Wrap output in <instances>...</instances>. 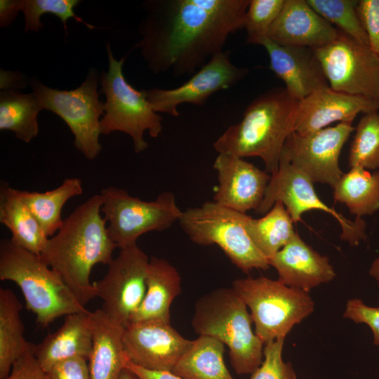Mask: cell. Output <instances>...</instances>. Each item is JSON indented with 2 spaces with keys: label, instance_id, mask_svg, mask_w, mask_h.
<instances>
[{
  "label": "cell",
  "instance_id": "cell-1",
  "mask_svg": "<svg viewBox=\"0 0 379 379\" xmlns=\"http://www.w3.org/2000/svg\"><path fill=\"white\" fill-rule=\"evenodd\" d=\"M249 0H148L136 44L155 74L192 76L244 28Z\"/></svg>",
  "mask_w": 379,
  "mask_h": 379
},
{
  "label": "cell",
  "instance_id": "cell-2",
  "mask_svg": "<svg viewBox=\"0 0 379 379\" xmlns=\"http://www.w3.org/2000/svg\"><path fill=\"white\" fill-rule=\"evenodd\" d=\"M102 205L100 194L79 205L48 238L40 255L84 306L96 297L90 281L93 267L100 263L108 265L117 248L101 215Z\"/></svg>",
  "mask_w": 379,
  "mask_h": 379
},
{
  "label": "cell",
  "instance_id": "cell-3",
  "mask_svg": "<svg viewBox=\"0 0 379 379\" xmlns=\"http://www.w3.org/2000/svg\"><path fill=\"white\" fill-rule=\"evenodd\" d=\"M298 103L285 88L262 93L247 105L241 120L217 138L215 150L241 158L258 157L266 171L274 173L286 140L293 131Z\"/></svg>",
  "mask_w": 379,
  "mask_h": 379
},
{
  "label": "cell",
  "instance_id": "cell-4",
  "mask_svg": "<svg viewBox=\"0 0 379 379\" xmlns=\"http://www.w3.org/2000/svg\"><path fill=\"white\" fill-rule=\"evenodd\" d=\"M0 279L15 283L26 307L41 327L57 318L86 310L62 278L41 258L15 244L11 239L0 241Z\"/></svg>",
  "mask_w": 379,
  "mask_h": 379
},
{
  "label": "cell",
  "instance_id": "cell-5",
  "mask_svg": "<svg viewBox=\"0 0 379 379\" xmlns=\"http://www.w3.org/2000/svg\"><path fill=\"white\" fill-rule=\"evenodd\" d=\"M247 306L231 288L215 289L195 303L192 326L199 335L213 337L229 348L237 374H252L263 359V342L252 330Z\"/></svg>",
  "mask_w": 379,
  "mask_h": 379
},
{
  "label": "cell",
  "instance_id": "cell-6",
  "mask_svg": "<svg viewBox=\"0 0 379 379\" xmlns=\"http://www.w3.org/2000/svg\"><path fill=\"white\" fill-rule=\"evenodd\" d=\"M106 48L108 70L102 71L99 77L100 92L106 98L105 113L100 120L101 133L120 131L128 134L133 141L134 152L140 153L148 147L145 132L157 138L163 129V119L152 108L145 90L138 91L126 79L123 73L125 58L116 60L109 42Z\"/></svg>",
  "mask_w": 379,
  "mask_h": 379
},
{
  "label": "cell",
  "instance_id": "cell-7",
  "mask_svg": "<svg viewBox=\"0 0 379 379\" xmlns=\"http://www.w3.org/2000/svg\"><path fill=\"white\" fill-rule=\"evenodd\" d=\"M232 288L250 309L255 333L264 344L285 339L314 310L309 293L265 277L237 279Z\"/></svg>",
  "mask_w": 379,
  "mask_h": 379
},
{
  "label": "cell",
  "instance_id": "cell-8",
  "mask_svg": "<svg viewBox=\"0 0 379 379\" xmlns=\"http://www.w3.org/2000/svg\"><path fill=\"white\" fill-rule=\"evenodd\" d=\"M245 214L214 201H206L184 211L178 222L192 241L201 246L216 244L243 272L267 270L270 267L268 260L244 228Z\"/></svg>",
  "mask_w": 379,
  "mask_h": 379
},
{
  "label": "cell",
  "instance_id": "cell-9",
  "mask_svg": "<svg viewBox=\"0 0 379 379\" xmlns=\"http://www.w3.org/2000/svg\"><path fill=\"white\" fill-rule=\"evenodd\" d=\"M98 71L91 69L81 84L70 91L52 88L36 78L29 81L43 110L60 117L74 135V145L87 159L94 160L101 150L100 118L105 105L99 99Z\"/></svg>",
  "mask_w": 379,
  "mask_h": 379
},
{
  "label": "cell",
  "instance_id": "cell-10",
  "mask_svg": "<svg viewBox=\"0 0 379 379\" xmlns=\"http://www.w3.org/2000/svg\"><path fill=\"white\" fill-rule=\"evenodd\" d=\"M100 194L109 235L119 248L137 244L148 232L168 229L183 212L171 192L159 194L153 201L142 200L113 186L103 188Z\"/></svg>",
  "mask_w": 379,
  "mask_h": 379
},
{
  "label": "cell",
  "instance_id": "cell-11",
  "mask_svg": "<svg viewBox=\"0 0 379 379\" xmlns=\"http://www.w3.org/2000/svg\"><path fill=\"white\" fill-rule=\"evenodd\" d=\"M277 201L284 204L294 223L300 220L305 212L320 210L338 221L341 228V239L351 246H357L367 238L366 225L362 218L356 217L352 220L328 206L319 197L313 182L281 158L277 171L271 174L264 198L255 212L265 214Z\"/></svg>",
  "mask_w": 379,
  "mask_h": 379
},
{
  "label": "cell",
  "instance_id": "cell-12",
  "mask_svg": "<svg viewBox=\"0 0 379 379\" xmlns=\"http://www.w3.org/2000/svg\"><path fill=\"white\" fill-rule=\"evenodd\" d=\"M329 87L379 102V55L339 30L331 44L314 49Z\"/></svg>",
  "mask_w": 379,
  "mask_h": 379
},
{
  "label": "cell",
  "instance_id": "cell-13",
  "mask_svg": "<svg viewBox=\"0 0 379 379\" xmlns=\"http://www.w3.org/2000/svg\"><path fill=\"white\" fill-rule=\"evenodd\" d=\"M149 261L137 244L121 248L105 277L93 282L95 296L102 300L100 309L124 327L144 298Z\"/></svg>",
  "mask_w": 379,
  "mask_h": 379
},
{
  "label": "cell",
  "instance_id": "cell-14",
  "mask_svg": "<svg viewBox=\"0 0 379 379\" xmlns=\"http://www.w3.org/2000/svg\"><path fill=\"white\" fill-rule=\"evenodd\" d=\"M354 130L352 122H340L305 135L293 131L286 140L280 158L313 183L328 184L333 188L343 174L339 166L340 152Z\"/></svg>",
  "mask_w": 379,
  "mask_h": 379
},
{
  "label": "cell",
  "instance_id": "cell-15",
  "mask_svg": "<svg viewBox=\"0 0 379 379\" xmlns=\"http://www.w3.org/2000/svg\"><path fill=\"white\" fill-rule=\"evenodd\" d=\"M248 72V69L237 67L232 62L230 51H222L182 85L171 89L155 87L145 90V93L154 112L178 117L180 105L201 106L215 93L235 86Z\"/></svg>",
  "mask_w": 379,
  "mask_h": 379
},
{
  "label": "cell",
  "instance_id": "cell-16",
  "mask_svg": "<svg viewBox=\"0 0 379 379\" xmlns=\"http://www.w3.org/2000/svg\"><path fill=\"white\" fill-rule=\"evenodd\" d=\"M193 340L183 338L162 320L130 322L124 327V350L132 363L153 371L171 372Z\"/></svg>",
  "mask_w": 379,
  "mask_h": 379
},
{
  "label": "cell",
  "instance_id": "cell-17",
  "mask_svg": "<svg viewBox=\"0 0 379 379\" xmlns=\"http://www.w3.org/2000/svg\"><path fill=\"white\" fill-rule=\"evenodd\" d=\"M213 168L218 180L215 202L242 213L259 207L271 175L244 158L225 154H218Z\"/></svg>",
  "mask_w": 379,
  "mask_h": 379
},
{
  "label": "cell",
  "instance_id": "cell-18",
  "mask_svg": "<svg viewBox=\"0 0 379 379\" xmlns=\"http://www.w3.org/2000/svg\"><path fill=\"white\" fill-rule=\"evenodd\" d=\"M378 109L379 102L324 88L298 101L293 131L312 133L333 122H352L359 113Z\"/></svg>",
  "mask_w": 379,
  "mask_h": 379
},
{
  "label": "cell",
  "instance_id": "cell-19",
  "mask_svg": "<svg viewBox=\"0 0 379 379\" xmlns=\"http://www.w3.org/2000/svg\"><path fill=\"white\" fill-rule=\"evenodd\" d=\"M269 56L270 69L285 84L288 93L301 100L312 93L329 87L314 49L282 46L268 38L260 44Z\"/></svg>",
  "mask_w": 379,
  "mask_h": 379
},
{
  "label": "cell",
  "instance_id": "cell-20",
  "mask_svg": "<svg viewBox=\"0 0 379 379\" xmlns=\"http://www.w3.org/2000/svg\"><path fill=\"white\" fill-rule=\"evenodd\" d=\"M338 34L339 30L319 15L307 0H285L267 38L282 46L316 49L331 44Z\"/></svg>",
  "mask_w": 379,
  "mask_h": 379
},
{
  "label": "cell",
  "instance_id": "cell-21",
  "mask_svg": "<svg viewBox=\"0 0 379 379\" xmlns=\"http://www.w3.org/2000/svg\"><path fill=\"white\" fill-rule=\"evenodd\" d=\"M281 284L305 292L336 276L328 257L306 244L295 232L291 240L269 260Z\"/></svg>",
  "mask_w": 379,
  "mask_h": 379
},
{
  "label": "cell",
  "instance_id": "cell-22",
  "mask_svg": "<svg viewBox=\"0 0 379 379\" xmlns=\"http://www.w3.org/2000/svg\"><path fill=\"white\" fill-rule=\"evenodd\" d=\"M92 348L88 359L91 379H117L124 367V326L109 317L100 308L88 312Z\"/></svg>",
  "mask_w": 379,
  "mask_h": 379
},
{
  "label": "cell",
  "instance_id": "cell-23",
  "mask_svg": "<svg viewBox=\"0 0 379 379\" xmlns=\"http://www.w3.org/2000/svg\"><path fill=\"white\" fill-rule=\"evenodd\" d=\"M88 312L86 310L65 316L62 325L56 331L34 345V355L46 372L71 358L81 357L88 360L92 348Z\"/></svg>",
  "mask_w": 379,
  "mask_h": 379
},
{
  "label": "cell",
  "instance_id": "cell-24",
  "mask_svg": "<svg viewBox=\"0 0 379 379\" xmlns=\"http://www.w3.org/2000/svg\"><path fill=\"white\" fill-rule=\"evenodd\" d=\"M180 293L181 277L178 270L164 258L152 257L147 270L146 292L130 322L170 321L171 305Z\"/></svg>",
  "mask_w": 379,
  "mask_h": 379
},
{
  "label": "cell",
  "instance_id": "cell-25",
  "mask_svg": "<svg viewBox=\"0 0 379 379\" xmlns=\"http://www.w3.org/2000/svg\"><path fill=\"white\" fill-rule=\"evenodd\" d=\"M0 222L10 230L15 244L41 255L48 237L18 196L17 189L5 182L0 187Z\"/></svg>",
  "mask_w": 379,
  "mask_h": 379
},
{
  "label": "cell",
  "instance_id": "cell-26",
  "mask_svg": "<svg viewBox=\"0 0 379 379\" xmlns=\"http://www.w3.org/2000/svg\"><path fill=\"white\" fill-rule=\"evenodd\" d=\"M225 345L215 338L199 335L171 373L181 379H234L224 361Z\"/></svg>",
  "mask_w": 379,
  "mask_h": 379
},
{
  "label": "cell",
  "instance_id": "cell-27",
  "mask_svg": "<svg viewBox=\"0 0 379 379\" xmlns=\"http://www.w3.org/2000/svg\"><path fill=\"white\" fill-rule=\"evenodd\" d=\"M18 194L35 217L46 235L53 237L62 227V209L71 198L83 194L82 181L65 178L56 188L44 192L17 190Z\"/></svg>",
  "mask_w": 379,
  "mask_h": 379
},
{
  "label": "cell",
  "instance_id": "cell-28",
  "mask_svg": "<svg viewBox=\"0 0 379 379\" xmlns=\"http://www.w3.org/2000/svg\"><path fill=\"white\" fill-rule=\"evenodd\" d=\"M333 189L334 201L344 204L356 217L372 215L379 210V171L350 168Z\"/></svg>",
  "mask_w": 379,
  "mask_h": 379
},
{
  "label": "cell",
  "instance_id": "cell-29",
  "mask_svg": "<svg viewBox=\"0 0 379 379\" xmlns=\"http://www.w3.org/2000/svg\"><path fill=\"white\" fill-rule=\"evenodd\" d=\"M293 221L281 201H277L265 215L254 219L245 214L244 226L258 250L269 260L293 237Z\"/></svg>",
  "mask_w": 379,
  "mask_h": 379
},
{
  "label": "cell",
  "instance_id": "cell-30",
  "mask_svg": "<svg viewBox=\"0 0 379 379\" xmlns=\"http://www.w3.org/2000/svg\"><path fill=\"white\" fill-rule=\"evenodd\" d=\"M22 305L14 292L0 288V379H6L29 342L24 338Z\"/></svg>",
  "mask_w": 379,
  "mask_h": 379
},
{
  "label": "cell",
  "instance_id": "cell-31",
  "mask_svg": "<svg viewBox=\"0 0 379 379\" xmlns=\"http://www.w3.org/2000/svg\"><path fill=\"white\" fill-rule=\"evenodd\" d=\"M43 110L33 93L1 91L0 130L12 131L15 138L29 143L39 134L38 114Z\"/></svg>",
  "mask_w": 379,
  "mask_h": 379
},
{
  "label": "cell",
  "instance_id": "cell-32",
  "mask_svg": "<svg viewBox=\"0 0 379 379\" xmlns=\"http://www.w3.org/2000/svg\"><path fill=\"white\" fill-rule=\"evenodd\" d=\"M348 156L350 168H379V113L364 114L355 128Z\"/></svg>",
  "mask_w": 379,
  "mask_h": 379
},
{
  "label": "cell",
  "instance_id": "cell-33",
  "mask_svg": "<svg viewBox=\"0 0 379 379\" xmlns=\"http://www.w3.org/2000/svg\"><path fill=\"white\" fill-rule=\"evenodd\" d=\"M310 6L338 29L359 43L368 46V41L359 20L357 0H307Z\"/></svg>",
  "mask_w": 379,
  "mask_h": 379
},
{
  "label": "cell",
  "instance_id": "cell-34",
  "mask_svg": "<svg viewBox=\"0 0 379 379\" xmlns=\"http://www.w3.org/2000/svg\"><path fill=\"white\" fill-rule=\"evenodd\" d=\"M80 3V0H22L21 11L25 16V32H36L42 29L44 24L41 22V17L45 13H51L61 20L66 36L69 18L82 22L90 29L97 28L76 15L74 8Z\"/></svg>",
  "mask_w": 379,
  "mask_h": 379
},
{
  "label": "cell",
  "instance_id": "cell-35",
  "mask_svg": "<svg viewBox=\"0 0 379 379\" xmlns=\"http://www.w3.org/2000/svg\"><path fill=\"white\" fill-rule=\"evenodd\" d=\"M284 2L285 0H249L244 21L247 44L260 45L268 37Z\"/></svg>",
  "mask_w": 379,
  "mask_h": 379
},
{
  "label": "cell",
  "instance_id": "cell-36",
  "mask_svg": "<svg viewBox=\"0 0 379 379\" xmlns=\"http://www.w3.org/2000/svg\"><path fill=\"white\" fill-rule=\"evenodd\" d=\"M284 343L281 338L265 344L263 360L251 379H298L292 364L283 361Z\"/></svg>",
  "mask_w": 379,
  "mask_h": 379
},
{
  "label": "cell",
  "instance_id": "cell-37",
  "mask_svg": "<svg viewBox=\"0 0 379 379\" xmlns=\"http://www.w3.org/2000/svg\"><path fill=\"white\" fill-rule=\"evenodd\" d=\"M357 12L369 48L379 55V0L359 1Z\"/></svg>",
  "mask_w": 379,
  "mask_h": 379
},
{
  "label": "cell",
  "instance_id": "cell-38",
  "mask_svg": "<svg viewBox=\"0 0 379 379\" xmlns=\"http://www.w3.org/2000/svg\"><path fill=\"white\" fill-rule=\"evenodd\" d=\"M343 317L368 325L373 332L374 345L379 346V307L368 306L359 298H352L347 302Z\"/></svg>",
  "mask_w": 379,
  "mask_h": 379
},
{
  "label": "cell",
  "instance_id": "cell-39",
  "mask_svg": "<svg viewBox=\"0 0 379 379\" xmlns=\"http://www.w3.org/2000/svg\"><path fill=\"white\" fill-rule=\"evenodd\" d=\"M34 344L29 343L25 350L13 365L6 379H50L34 355Z\"/></svg>",
  "mask_w": 379,
  "mask_h": 379
},
{
  "label": "cell",
  "instance_id": "cell-40",
  "mask_svg": "<svg viewBox=\"0 0 379 379\" xmlns=\"http://www.w3.org/2000/svg\"><path fill=\"white\" fill-rule=\"evenodd\" d=\"M47 373L50 379H91L87 359L81 357L65 360Z\"/></svg>",
  "mask_w": 379,
  "mask_h": 379
},
{
  "label": "cell",
  "instance_id": "cell-41",
  "mask_svg": "<svg viewBox=\"0 0 379 379\" xmlns=\"http://www.w3.org/2000/svg\"><path fill=\"white\" fill-rule=\"evenodd\" d=\"M29 84L26 76L18 71L1 69L0 88L1 91H20Z\"/></svg>",
  "mask_w": 379,
  "mask_h": 379
},
{
  "label": "cell",
  "instance_id": "cell-42",
  "mask_svg": "<svg viewBox=\"0 0 379 379\" xmlns=\"http://www.w3.org/2000/svg\"><path fill=\"white\" fill-rule=\"evenodd\" d=\"M22 0L0 1V27L9 26L22 10Z\"/></svg>",
  "mask_w": 379,
  "mask_h": 379
},
{
  "label": "cell",
  "instance_id": "cell-43",
  "mask_svg": "<svg viewBox=\"0 0 379 379\" xmlns=\"http://www.w3.org/2000/svg\"><path fill=\"white\" fill-rule=\"evenodd\" d=\"M124 367L133 373L138 379H181L168 371H153L139 366L130 361L127 357Z\"/></svg>",
  "mask_w": 379,
  "mask_h": 379
},
{
  "label": "cell",
  "instance_id": "cell-44",
  "mask_svg": "<svg viewBox=\"0 0 379 379\" xmlns=\"http://www.w3.org/2000/svg\"><path fill=\"white\" fill-rule=\"evenodd\" d=\"M369 274L376 280L379 287V257L371 264L369 269Z\"/></svg>",
  "mask_w": 379,
  "mask_h": 379
},
{
  "label": "cell",
  "instance_id": "cell-45",
  "mask_svg": "<svg viewBox=\"0 0 379 379\" xmlns=\"http://www.w3.org/2000/svg\"><path fill=\"white\" fill-rule=\"evenodd\" d=\"M117 379H138V378L131 371L124 368Z\"/></svg>",
  "mask_w": 379,
  "mask_h": 379
}]
</instances>
